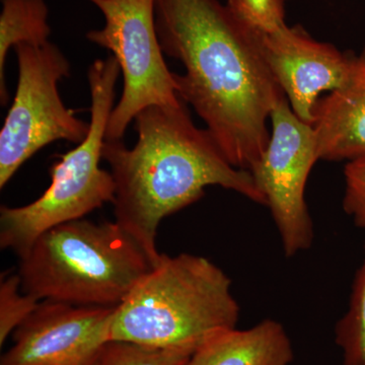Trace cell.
<instances>
[{"label": "cell", "mask_w": 365, "mask_h": 365, "mask_svg": "<svg viewBox=\"0 0 365 365\" xmlns=\"http://www.w3.org/2000/svg\"><path fill=\"white\" fill-rule=\"evenodd\" d=\"M294 351L284 326L266 319L249 329L213 336L194 351L186 365H290Z\"/></svg>", "instance_id": "12"}, {"label": "cell", "mask_w": 365, "mask_h": 365, "mask_svg": "<svg viewBox=\"0 0 365 365\" xmlns=\"http://www.w3.org/2000/svg\"><path fill=\"white\" fill-rule=\"evenodd\" d=\"M116 307L74 306L42 300L14 332L0 365H88L111 341Z\"/></svg>", "instance_id": "9"}, {"label": "cell", "mask_w": 365, "mask_h": 365, "mask_svg": "<svg viewBox=\"0 0 365 365\" xmlns=\"http://www.w3.org/2000/svg\"><path fill=\"white\" fill-rule=\"evenodd\" d=\"M120 73L112 55L91 64L88 71L91 97L88 136L74 150L59 155L50 169L51 185L37 200L21 207H0L2 250H11L21 258L47 230L114 203V178L111 172L101 169L100 162Z\"/></svg>", "instance_id": "5"}, {"label": "cell", "mask_w": 365, "mask_h": 365, "mask_svg": "<svg viewBox=\"0 0 365 365\" xmlns=\"http://www.w3.org/2000/svg\"><path fill=\"white\" fill-rule=\"evenodd\" d=\"M270 121L267 146L250 172L270 208L283 252L290 258L314 242L304 193L312 168L319 160L318 140L313 126L295 115L285 96L274 105Z\"/></svg>", "instance_id": "8"}, {"label": "cell", "mask_w": 365, "mask_h": 365, "mask_svg": "<svg viewBox=\"0 0 365 365\" xmlns=\"http://www.w3.org/2000/svg\"><path fill=\"white\" fill-rule=\"evenodd\" d=\"M98 361V360H97ZM97 361L95 362V364H88V365H96V364H97Z\"/></svg>", "instance_id": "19"}, {"label": "cell", "mask_w": 365, "mask_h": 365, "mask_svg": "<svg viewBox=\"0 0 365 365\" xmlns=\"http://www.w3.org/2000/svg\"><path fill=\"white\" fill-rule=\"evenodd\" d=\"M312 126L319 160L349 162L365 155V49L353 57L345 83L319 98Z\"/></svg>", "instance_id": "11"}, {"label": "cell", "mask_w": 365, "mask_h": 365, "mask_svg": "<svg viewBox=\"0 0 365 365\" xmlns=\"http://www.w3.org/2000/svg\"><path fill=\"white\" fill-rule=\"evenodd\" d=\"M102 11L105 26L86 38L116 58L123 91L113 109L106 140H122L129 124L150 106H178L174 72L163 59L155 26V0H90Z\"/></svg>", "instance_id": "7"}, {"label": "cell", "mask_w": 365, "mask_h": 365, "mask_svg": "<svg viewBox=\"0 0 365 365\" xmlns=\"http://www.w3.org/2000/svg\"><path fill=\"white\" fill-rule=\"evenodd\" d=\"M0 14V101L9 103L6 79L7 54L21 43L42 45L48 42L51 28L45 0H1Z\"/></svg>", "instance_id": "13"}, {"label": "cell", "mask_w": 365, "mask_h": 365, "mask_svg": "<svg viewBox=\"0 0 365 365\" xmlns=\"http://www.w3.org/2000/svg\"><path fill=\"white\" fill-rule=\"evenodd\" d=\"M138 141L106 140L103 160L116 185L115 222L138 242L153 266L160 260L158 230L163 218L191 205L209 186H220L266 205L250 170L225 157L207 129L192 121L185 102L150 106L134 118Z\"/></svg>", "instance_id": "2"}, {"label": "cell", "mask_w": 365, "mask_h": 365, "mask_svg": "<svg viewBox=\"0 0 365 365\" xmlns=\"http://www.w3.org/2000/svg\"><path fill=\"white\" fill-rule=\"evenodd\" d=\"M240 313L232 280L212 261L188 253L162 254L115 307L111 340L197 349L213 336L237 328Z\"/></svg>", "instance_id": "3"}, {"label": "cell", "mask_w": 365, "mask_h": 365, "mask_svg": "<svg viewBox=\"0 0 365 365\" xmlns=\"http://www.w3.org/2000/svg\"><path fill=\"white\" fill-rule=\"evenodd\" d=\"M260 38L269 69L292 111L313 125L319 96L345 83L354 56L313 39L299 26L285 25L272 33L260 34Z\"/></svg>", "instance_id": "10"}, {"label": "cell", "mask_w": 365, "mask_h": 365, "mask_svg": "<svg viewBox=\"0 0 365 365\" xmlns=\"http://www.w3.org/2000/svg\"><path fill=\"white\" fill-rule=\"evenodd\" d=\"M195 350L111 340L103 348L96 365H186Z\"/></svg>", "instance_id": "15"}, {"label": "cell", "mask_w": 365, "mask_h": 365, "mask_svg": "<svg viewBox=\"0 0 365 365\" xmlns=\"http://www.w3.org/2000/svg\"><path fill=\"white\" fill-rule=\"evenodd\" d=\"M16 97L0 132V188L35 153L57 140L79 144L90 123L67 109L58 83L71 76V63L56 45L21 43Z\"/></svg>", "instance_id": "6"}, {"label": "cell", "mask_w": 365, "mask_h": 365, "mask_svg": "<svg viewBox=\"0 0 365 365\" xmlns=\"http://www.w3.org/2000/svg\"><path fill=\"white\" fill-rule=\"evenodd\" d=\"M40 300L23 292L19 274H11L0 283V345L39 306Z\"/></svg>", "instance_id": "16"}, {"label": "cell", "mask_w": 365, "mask_h": 365, "mask_svg": "<svg viewBox=\"0 0 365 365\" xmlns=\"http://www.w3.org/2000/svg\"><path fill=\"white\" fill-rule=\"evenodd\" d=\"M163 54L186 69L178 95L207 125L228 162L251 170L267 146V122L285 96L262 50L260 34L218 0H155Z\"/></svg>", "instance_id": "1"}, {"label": "cell", "mask_w": 365, "mask_h": 365, "mask_svg": "<svg viewBox=\"0 0 365 365\" xmlns=\"http://www.w3.org/2000/svg\"><path fill=\"white\" fill-rule=\"evenodd\" d=\"M344 179L343 208L357 227L365 230V155L346 163Z\"/></svg>", "instance_id": "18"}, {"label": "cell", "mask_w": 365, "mask_h": 365, "mask_svg": "<svg viewBox=\"0 0 365 365\" xmlns=\"http://www.w3.org/2000/svg\"><path fill=\"white\" fill-rule=\"evenodd\" d=\"M227 9L258 34L272 33L287 25L283 0H227Z\"/></svg>", "instance_id": "17"}, {"label": "cell", "mask_w": 365, "mask_h": 365, "mask_svg": "<svg viewBox=\"0 0 365 365\" xmlns=\"http://www.w3.org/2000/svg\"><path fill=\"white\" fill-rule=\"evenodd\" d=\"M335 342L343 365H365V256L355 275L347 312L335 327Z\"/></svg>", "instance_id": "14"}, {"label": "cell", "mask_w": 365, "mask_h": 365, "mask_svg": "<svg viewBox=\"0 0 365 365\" xmlns=\"http://www.w3.org/2000/svg\"><path fill=\"white\" fill-rule=\"evenodd\" d=\"M19 259L26 294L83 307L119 306L153 267L121 225L85 218L47 230Z\"/></svg>", "instance_id": "4"}]
</instances>
